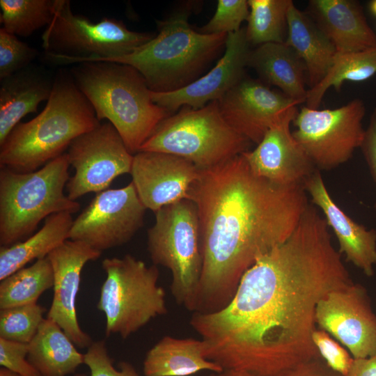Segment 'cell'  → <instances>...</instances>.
<instances>
[{"label":"cell","mask_w":376,"mask_h":376,"mask_svg":"<svg viewBox=\"0 0 376 376\" xmlns=\"http://www.w3.org/2000/svg\"><path fill=\"white\" fill-rule=\"evenodd\" d=\"M352 282L324 217L309 203L288 239L244 273L230 302L193 313L189 323L205 358L224 370L283 376L320 358L312 339L317 306Z\"/></svg>","instance_id":"6da1fadb"},{"label":"cell","mask_w":376,"mask_h":376,"mask_svg":"<svg viewBox=\"0 0 376 376\" xmlns=\"http://www.w3.org/2000/svg\"><path fill=\"white\" fill-rule=\"evenodd\" d=\"M189 199L200 225L203 269L195 312L202 313L230 302L244 273L288 239L309 205L304 184L258 176L242 153L200 170Z\"/></svg>","instance_id":"7a4b0ae2"},{"label":"cell","mask_w":376,"mask_h":376,"mask_svg":"<svg viewBox=\"0 0 376 376\" xmlns=\"http://www.w3.org/2000/svg\"><path fill=\"white\" fill-rule=\"evenodd\" d=\"M100 123L70 73L60 70L44 109L31 120L19 123L0 144V166L20 173L36 171Z\"/></svg>","instance_id":"3957f363"},{"label":"cell","mask_w":376,"mask_h":376,"mask_svg":"<svg viewBox=\"0 0 376 376\" xmlns=\"http://www.w3.org/2000/svg\"><path fill=\"white\" fill-rule=\"evenodd\" d=\"M70 73L92 105L134 155L157 125L171 115L153 102L143 77L133 67L109 61L79 63Z\"/></svg>","instance_id":"277c9868"},{"label":"cell","mask_w":376,"mask_h":376,"mask_svg":"<svg viewBox=\"0 0 376 376\" xmlns=\"http://www.w3.org/2000/svg\"><path fill=\"white\" fill-rule=\"evenodd\" d=\"M193 3H187L164 20L158 33L133 52L100 61L116 62L135 68L152 92L179 90L202 76L225 49L226 33L204 34L194 30L189 17Z\"/></svg>","instance_id":"5b68a950"},{"label":"cell","mask_w":376,"mask_h":376,"mask_svg":"<svg viewBox=\"0 0 376 376\" xmlns=\"http://www.w3.org/2000/svg\"><path fill=\"white\" fill-rule=\"evenodd\" d=\"M67 152L42 168L20 173L0 171V244L7 247L33 234L43 219L78 212L79 203L64 194L70 178Z\"/></svg>","instance_id":"8992f818"},{"label":"cell","mask_w":376,"mask_h":376,"mask_svg":"<svg viewBox=\"0 0 376 376\" xmlns=\"http://www.w3.org/2000/svg\"><path fill=\"white\" fill-rule=\"evenodd\" d=\"M251 143L224 120L216 100L198 109L185 106L169 115L139 151L174 155L204 170L249 150Z\"/></svg>","instance_id":"52a82bcc"},{"label":"cell","mask_w":376,"mask_h":376,"mask_svg":"<svg viewBox=\"0 0 376 376\" xmlns=\"http://www.w3.org/2000/svg\"><path fill=\"white\" fill-rule=\"evenodd\" d=\"M148 230V251L154 265L170 270L175 301L195 312L203 269L197 208L189 199L164 206Z\"/></svg>","instance_id":"ba28073f"},{"label":"cell","mask_w":376,"mask_h":376,"mask_svg":"<svg viewBox=\"0 0 376 376\" xmlns=\"http://www.w3.org/2000/svg\"><path fill=\"white\" fill-rule=\"evenodd\" d=\"M107 274L97 308L106 317L105 334L126 339L156 317L167 311L166 294L157 285V265L147 266L132 255L107 258L102 262Z\"/></svg>","instance_id":"9c48e42d"},{"label":"cell","mask_w":376,"mask_h":376,"mask_svg":"<svg viewBox=\"0 0 376 376\" xmlns=\"http://www.w3.org/2000/svg\"><path fill=\"white\" fill-rule=\"evenodd\" d=\"M155 35L132 31L120 20L98 22L72 13L70 1L56 0L55 13L42 34L46 58L56 63L100 61L133 52Z\"/></svg>","instance_id":"30bf717a"},{"label":"cell","mask_w":376,"mask_h":376,"mask_svg":"<svg viewBox=\"0 0 376 376\" xmlns=\"http://www.w3.org/2000/svg\"><path fill=\"white\" fill-rule=\"evenodd\" d=\"M364 104L354 99L336 109L303 107L292 132L316 169L331 170L349 160L363 142Z\"/></svg>","instance_id":"8fae6325"},{"label":"cell","mask_w":376,"mask_h":376,"mask_svg":"<svg viewBox=\"0 0 376 376\" xmlns=\"http://www.w3.org/2000/svg\"><path fill=\"white\" fill-rule=\"evenodd\" d=\"M67 154L75 169L66 185L67 195L73 201L106 190L115 178L130 173L134 157L109 122L75 139Z\"/></svg>","instance_id":"7c38bea8"},{"label":"cell","mask_w":376,"mask_h":376,"mask_svg":"<svg viewBox=\"0 0 376 376\" xmlns=\"http://www.w3.org/2000/svg\"><path fill=\"white\" fill-rule=\"evenodd\" d=\"M146 210L132 182L102 191L73 221L69 240L101 252L121 246L143 226Z\"/></svg>","instance_id":"4fadbf2b"},{"label":"cell","mask_w":376,"mask_h":376,"mask_svg":"<svg viewBox=\"0 0 376 376\" xmlns=\"http://www.w3.org/2000/svg\"><path fill=\"white\" fill-rule=\"evenodd\" d=\"M315 322L354 359L376 352V315L367 290L359 283L352 282L327 293L317 306Z\"/></svg>","instance_id":"5bb4252c"},{"label":"cell","mask_w":376,"mask_h":376,"mask_svg":"<svg viewBox=\"0 0 376 376\" xmlns=\"http://www.w3.org/2000/svg\"><path fill=\"white\" fill-rule=\"evenodd\" d=\"M249 45L245 27L228 33L224 54L212 69L179 90L151 91L152 100L170 114L185 106L198 109L219 100L245 77L251 51Z\"/></svg>","instance_id":"9a60e30c"},{"label":"cell","mask_w":376,"mask_h":376,"mask_svg":"<svg viewBox=\"0 0 376 376\" xmlns=\"http://www.w3.org/2000/svg\"><path fill=\"white\" fill-rule=\"evenodd\" d=\"M101 253L83 242L68 240L47 256L54 272V294L47 318L81 348L88 347L93 342L77 320L76 298L81 271L88 262L99 258Z\"/></svg>","instance_id":"2e32d148"},{"label":"cell","mask_w":376,"mask_h":376,"mask_svg":"<svg viewBox=\"0 0 376 376\" xmlns=\"http://www.w3.org/2000/svg\"><path fill=\"white\" fill-rule=\"evenodd\" d=\"M200 169L182 157L161 152L134 155L132 182L146 209L154 212L168 205L189 199V191Z\"/></svg>","instance_id":"e0dca14e"},{"label":"cell","mask_w":376,"mask_h":376,"mask_svg":"<svg viewBox=\"0 0 376 376\" xmlns=\"http://www.w3.org/2000/svg\"><path fill=\"white\" fill-rule=\"evenodd\" d=\"M217 101L229 125L256 145L287 111L299 104L259 80L246 77Z\"/></svg>","instance_id":"ac0fdd59"},{"label":"cell","mask_w":376,"mask_h":376,"mask_svg":"<svg viewBox=\"0 0 376 376\" xmlns=\"http://www.w3.org/2000/svg\"><path fill=\"white\" fill-rule=\"evenodd\" d=\"M297 106L287 111L253 150L243 152L251 171L274 183L304 184L316 169L290 131Z\"/></svg>","instance_id":"d6986e66"},{"label":"cell","mask_w":376,"mask_h":376,"mask_svg":"<svg viewBox=\"0 0 376 376\" xmlns=\"http://www.w3.org/2000/svg\"><path fill=\"white\" fill-rule=\"evenodd\" d=\"M304 187L334 231L339 253L367 276H372L376 265V230L359 224L342 210L331 198L319 170L304 180Z\"/></svg>","instance_id":"ffe728a7"},{"label":"cell","mask_w":376,"mask_h":376,"mask_svg":"<svg viewBox=\"0 0 376 376\" xmlns=\"http://www.w3.org/2000/svg\"><path fill=\"white\" fill-rule=\"evenodd\" d=\"M307 14L334 45L337 54L376 46V34L360 5L351 0H311Z\"/></svg>","instance_id":"44dd1931"},{"label":"cell","mask_w":376,"mask_h":376,"mask_svg":"<svg viewBox=\"0 0 376 376\" xmlns=\"http://www.w3.org/2000/svg\"><path fill=\"white\" fill-rule=\"evenodd\" d=\"M53 84L54 79L29 67L1 80L0 144L23 117L49 100Z\"/></svg>","instance_id":"7402d4cb"},{"label":"cell","mask_w":376,"mask_h":376,"mask_svg":"<svg viewBox=\"0 0 376 376\" xmlns=\"http://www.w3.org/2000/svg\"><path fill=\"white\" fill-rule=\"evenodd\" d=\"M287 22L285 42L303 61L311 88L320 83L331 69L337 54L336 48L315 22L300 11L293 2L288 10Z\"/></svg>","instance_id":"603a6c76"},{"label":"cell","mask_w":376,"mask_h":376,"mask_svg":"<svg viewBox=\"0 0 376 376\" xmlns=\"http://www.w3.org/2000/svg\"><path fill=\"white\" fill-rule=\"evenodd\" d=\"M248 66L253 68L267 83L279 88L286 96L299 104L306 102L303 61L285 42H269L251 50Z\"/></svg>","instance_id":"cb8c5ba5"},{"label":"cell","mask_w":376,"mask_h":376,"mask_svg":"<svg viewBox=\"0 0 376 376\" xmlns=\"http://www.w3.org/2000/svg\"><path fill=\"white\" fill-rule=\"evenodd\" d=\"M145 376H189L202 370L220 373L223 368L204 356V342L193 338L162 337L147 352Z\"/></svg>","instance_id":"d4e9b609"},{"label":"cell","mask_w":376,"mask_h":376,"mask_svg":"<svg viewBox=\"0 0 376 376\" xmlns=\"http://www.w3.org/2000/svg\"><path fill=\"white\" fill-rule=\"evenodd\" d=\"M28 361L42 376H67L84 362V354L53 320L45 318L29 343Z\"/></svg>","instance_id":"484cf974"},{"label":"cell","mask_w":376,"mask_h":376,"mask_svg":"<svg viewBox=\"0 0 376 376\" xmlns=\"http://www.w3.org/2000/svg\"><path fill=\"white\" fill-rule=\"evenodd\" d=\"M72 214L63 212L45 219L36 233L12 246L0 248V281L24 267L33 260L47 257L69 239Z\"/></svg>","instance_id":"4316f807"},{"label":"cell","mask_w":376,"mask_h":376,"mask_svg":"<svg viewBox=\"0 0 376 376\" xmlns=\"http://www.w3.org/2000/svg\"><path fill=\"white\" fill-rule=\"evenodd\" d=\"M376 74V46L352 53L336 54L325 77L307 91L306 104L318 109L331 87L340 90L345 81H363Z\"/></svg>","instance_id":"83f0119b"},{"label":"cell","mask_w":376,"mask_h":376,"mask_svg":"<svg viewBox=\"0 0 376 376\" xmlns=\"http://www.w3.org/2000/svg\"><path fill=\"white\" fill-rule=\"evenodd\" d=\"M54 272L48 257L37 260L0 283V309L37 303L47 290L53 288Z\"/></svg>","instance_id":"f1b7e54d"},{"label":"cell","mask_w":376,"mask_h":376,"mask_svg":"<svg viewBox=\"0 0 376 376\" xmlns=\"http://www.w3.org/2000/svg\"><path fill=\"white\" fill-rule=\"evenodd\" d=\"M291 0H248L246 36L249 44L285 42L287 15Z\"/></svg>","instance_id":"f546056e"},{"label":"cell","mask_w":376,"mask_h":376,"mask_svg":"<svg viewBox=\"0 0 376 376\" xmlns=\"http://www.w3.org/2000/svg\"><path fill=\"white\" fill-rule=\"evenodd\" d=\"M55 5L56 0H1L0 22L8 33L28 37L50 24Z\"/></svg>","instance_id":"4dcf8cb0"},{"label":"cell","mask_w":376,"mask_h":376,"mask_svg":"<svg viewBox=\"0 0 376 376\" xmlns=\"http://www.w3.org/2000/svg\"><path fill=\"white\" fill-rule=\"evenodd\" d=\"M45 311L37 303L0 309V338L29 343L45 319Z\"/></svg>","instance_id":"1f68e13d"},{"label":"cell","mask_w":376,"mask_h":376,"mask_svg":"<svg viewBox=\"0 0 376 376\" xmlns=\"http://www.w3.org/2000/svg\"><path fill=\"white\" fill-rule=\"evenodd\" d=\"M38 54L17 36L0 29V80L26 68Z\"/></svg>","instance_id":"d6a6232c"},{"label":"cell","mask_w":376,"mask_h":376,"mask_svg":"<svg viewBox=\"0 0 376 376\" xmlns=\"http://www.w3.org/2000/svg\"><path fill=\"white\" fill-rule=\"evenodd\" d=\"M249 15L246 0H219L213 17L198 31L204 34L233 33L241 29V24L247 20Z\"/></svg>","instance_id":"836d02e7"},{"label":"cell","mask_w":376,"mask_h":376,"mask_svg":"<svg viewBox=\"0 0 376 376\" xmlns=\"http://www.w3.org/2000/svg\"><path fill=\"white\" fill-rule=\"evenodd\" d=\"M84 363L90 369L89 376H139L134 366L128 362L119 363V370L114 368L103 340L93 342L88 347L84 354ZM74 376L86 375L77 374Z\"/></svg>","instance_id":"e575fe53"},{"label":"cell","mask_w":376,"mask_h":376,"mask_svg":"<svg viewBox=\"0 0 376 376\" xmlns=\"http://www.w3.org/2000/svg\"><path fill=\"white\" fill-rule=\"evenodd\" d=\"M312 339L325 363L341 376H345L354 360L350 353L327 332L319 328L313 331Z\"/></svg>","instance_id":"d590c367"},{"label":"cell","mask_w":376,"mask_h":376,"mask_svg":"<svg viewBox=\"0 0 376 376\" xmlns=\"http://www.w3.org/2000/svg\"><path fill=\"white\" fill-rule=\"evenodd\" d=\"M29 343L8 340L0 338V365L21 376H42L26 359Z\"/></svg>","instance_id":"8d00e7d4"},{"label":"cell","mask_w":376,"mask_h":376,"mask_svg":"<svg viewBox=\"0 0 376 376\" xmlns=\"http://www.w3.org/2000/svg\"><path fill=\"white\" fill-rule=\"evenodd\" d=\"M372 178L376 185V109L372 113L361 146ZM374 207L376 210V200Z\"/></svg>","instance_id":"74e56055"},{"label":"cell","mask_w":376,"mask_h":376,"mask_svg":"<svg viewBox=\"0 0 376 376\" xmlns=\"http://www.w3.org/2000/svg\"><path fill=\"white\" fill-rule=\"evenodd\" d=\"M283 376H341L331 369L320 358L304 362Z\"/></svg>","instance_id":"f35d334b"},{"label":"cell","mask_w":376,"mask_h":376,"mask_svg":"<svg viewBox=\"0 0 376 376\" xmlns=\"http://www.w3.org/2000/svg\"><path fill=\"white\" fill-rule=\"evenodd\" d=\"M345 376H376V352L366 358L354 359Z\"/></svg>","instance_id":"ab89813d"},{"label":"cell","mask_w":376,"mask_h":376,"mask_svg":"<svg viewBox=\"0 0 376 376\" xmlns=\"http://www.w3.org/2000/svg\"><path fill=\"white\" fill-rule=\"evenodd\" d=\"M208 376H254L253 375L240 370L227 369L220 373H213Z\"/></svg>","instance_id":"60d3db41"},{"label":"cell","mask_w":376,"mask_h":376,"mask_svg":"<svg viewBox=\"0 0 376 376\" xmlns=\"http://www.w3.org/2000/svg\"><path fill=\"white\" fill-rule=\"evenodd\" d=\"M0 376H21L14 372H12L5 368L1 367L0 369Z\"/></svg>","instance_id":"b9f144b4"},{"label":"cell","mask_w":376,"mask_h":376,"mask_svg":"<svg viewBox=\"0 0 376 376\" xmlns=\"http://www.w3.org/2000/svg\"><path fill=\"white\" fill-rule=\"evenodd\" d=\"M370 10L371 13L376 16V0H373L370 2Z\"/></svg>","instance_id":"7bdbcfd3"}]
</instances>
